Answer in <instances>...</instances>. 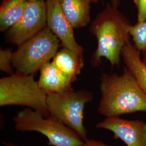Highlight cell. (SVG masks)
<instances>
[{
  "label": "cell",
  "mask_w": 146,
  "mask_h": 146,
  "mask_svg": "<svg viewBox=\"0 0 146 146\" xmlns=\"http://www.w3.org/2000/svg\"><path fill=\"white\" fill-rule=\"evenodd\" d=\"M131 26L127 17L110 3L96 15L89 27L98 41L90 61L93 67L99 66L103 58L110 61L111 68L120 66L122 49L130 41Z\"/></svg>",
  "instance_id": "6da1fadb"
},
{
  "label": "cell",
  "mask_w": 146,
  "mask_h": 146,
  "mask_svg": "<svg viewBox=\"0 0 146 146\" xmlns=\"http://www.w3.org/2000/svg\"><path fill=\"white\" fill-rule=\"evenodd\" d=\"M100 88L101 98L98 110L106 117L146 112V94L125 67L120 75L102 73Z\"/></svg>",
  "instance_id": "7a4b0ae2"
},
{
  "label": "cell",
  "mask_w": 146,
  "mask_h": 146,
  "mask_svg": "<svg viewBox=\"0 0 146 146\" xmlns=\"http://www.w3.org/2000/svg\"><path fill=\"white\" fill-rule=\"evenodd\" d=\"M47 95L34 79V75L15 73L0 79V106H22L50 116Z\"/></svg>",
  "instance_id": "3957f363"
},
{
  "label": "cell",
  "mask_w": 146,
  "mask_h": 146,
  "mask_svg": "<svg viewBox=\"0 0 146 146\" xmlns=\"http://www.w3.org/2000/svg\"><path fill=\"white\" fill-rule=\"evenodd\" d=\"M60 45V40L46 27L13 52L11 62L16 73L34 75L53 58Z\"/></svg>",
  "instance_id": "277c9868"
},
{
  "label": "cell",
  "mask_w": 146,
  "mask_h": 146,
  "mask_svg": "<svg viewBox=\"0 0 146 146\" xmlns=\"http://www.w3.org/2000/svg\"><path fill=\"white\" fill-rule=\"evenodd\" d=\"M13 121L16 131H36L46 136L51 146H84L78 134L56 117H46L31 108L19 111Z\"/></svg>",
  "instance_id": "5b68a950"
},
{
  "label": "cell",
  "mask_w": 146,
  "mask_h": 146,
  "mask_svg": "<svg viewBox=\"0 0 146 146\" xmlns=\"http://www.w3.org/2000/svg\"><path fill=\"white\" fill-rule=\"evenodd\" d=\"M94 98L93 93L86 89L68 91L47 95L49 114L75 131L86 142L89 139L84 123L86 104Z\"/></svg>",
  "instance_id": "8992f818"
},
{
  "label": "cell",
  "mask_w": 146,
  "mask_h": 146,
  "mask_svg": "<svg viewBox=\"0 0 146 146\" xmlns=\"http://www.w3.org/2000/svg\"><path fill=\"white\" fill-rule=\"evenodd\" d=\"M46 27V2L43 0L28 1L21 19L7 31L6 42L19 46Z\"/></svg>",
  "instance_id": "52a82bcc"
},
{
  "label": "cell",
  "mask_w": 146,
  "mask_h": 146,
  "mask_svg": "<svg viewBox=\"0 0 146 146\" xmlns=\"http://www.w3.org/2000/svg\"><path fill=\"white\" fill-rule=\"evenodd\" d=\"M96 128L112 131L115 139H120L127 146H146V122L143 121L108 117L97 123Z\"/></svg>",
  "instance_id": "ba28073f"
},
{
  "label": "cell",
  "mask_w": 146,
  "mask_h": 146,
  "mask_svg": "<svg viewBox=\"0 0 146 146\" xmlns=\"http://www.w3.org/2000/svg\"><path fill=\"white\" fill-rule=\"evenodd\" d=\"M47 27L60 40L63 47L83 54L84 49L76 42L74 28L64 14L58 0H47Z\"/></svg>",
  "instance_id": "9c48e42d"
},
{
  "label": "cell",
  "mask_w": 146,
  "mask_h": 146,
  "mask_svg": "<svg viewBox=\"0 0 146 146\" xmlns=\"http://www.w3.org/2000/svg\"><path fill=\"white\" fill-rule=\"evenodd\" d=\"M40 71V75L37 82L40 88L47 95L74 90L72 79L52 62L44 64Z\"/></svg>",
  "instance_id": "30bf717a"
},
{
  "label": "cell",
  "mask_w": 146,
  "mask_h": 146,
  "mask_svg": "<svg viewBox=\"0 0 146 146\" xmlns=\"http://www.w3.org/2000/svg\"><path fill=\"white\" fill-rule=\"evenodd\" d=\"M64 14L74 28L87 26L90 22L92 0H58Z\"/></svg>",
  "instance_id": "8fae6325"
},
{
  "label": "cell",
  "mask_w": 146,
  "mask_h": 146,
  "mask_svg": "<svg viewBox=\"0 0 146 146\" xmlns=\"http://www.w3.org/2000/svg\"><path fill=\"white\" fill-rule=\"evenodd\" d=\"M52 62L74 82L84 68V58L83 54L63 47L56 52Z\"/></svg>",
  "instance_id": "7c38bea8"
},
{
  "label": "cell",
  "mask_w": 146,
  "mask_h": 146,
  "mask_svg": "<svg viewBox=\"0 0 146 146\" xmlns=\"http://www.w3.org/2000/svg\"><path fill=\"white\" fill-rule=\"evenodd\" d=\"M121 57L125 67L131 72L146 94V66L140 57V51L130 41L123 47Z\"/></svg>",
  "instance_id": "4fadbf2b"
},
{
  "label": "cell",
  "mask_w": 146,
  "mask_h": 146,
  "mask_svg": "<svg viewBox=\"0 0 146 146\" xmlns=\"http://www.w3.org/2000/svg\"><path fill=\"white\" fill-rule=\"evenodd\" d=\"M27 2V0H3L0 7L1 31H7L21 19Z\"/></svg>",
  "instance_id": "5bb4252c"
},
{
  "label": "cell",
  "mask_w": 146,
  "mask_h": 146,
  "mask_svg": "<svg viewBox=\"0 0 146 146\" xmlns=\"http://www.w3.org/2000/svg\"><path fill=\"white\" fill-rule=\"evenodd\" d=\"M129 34L133 38L134 44L140 52L146 50V20L142 23H136L131 26Z\"/></svg>",
  "instance_id": "9a60e30c"
},
{
  "label": "cell",
  "mask_w": 146,
  "mask_h": 146,
  "mask_svg": "<svg viewBox=\"0 0 146 146\" xmlns=\"http://www.w3.org/2000/svg\"><path fill=\"white\" fill-rule=\"evenodd\" d=\"M12 54L11 49L9 48L0 50V70L10 75L14 74L11 62Z\"/></svg>",
  "instance_id": "2e32d148"
},
{
  "label": "cell",
  "mask_w": 146,
  "mask_h": 146,
  "mask_svg": "<svg viewBox=\"0 0 146 146\" xmlns=\"http://www.w3.org/2000/svg\"><path fill=\"white\" fill-rule=\"evenodd\" d=\"M137 11V23L146 20V0H133Z\"/></svg>",
  "instance_id": "e0dca14e"
},
{
  "label": "cell",
  "mask_w": 146,
  "mask_h": 146,
  "mask_svg": "<svg viewBox=\"0 0 146 146\" xmlns=\"http://www.w3.org/2000/svg\"><path fill=\"white\" fill-rule=\"evenodd\" d=\"M84 146H110L105 144L102 141L95 140H88L84 143Z\"/></svg>",
  "instance_id": "ac0fdd59"
},
{
  "label": "cell",
  "mask_w": 146,
  "mask_h": 146,
  "mask_svg": "<svg viewBox=\"0 0 146 146\" xmlns=\"http://www.w3.org/2000/svg\"><path fill=\"white\" fill-rule=\"evenodd\" d=\"M100 0H92V3H97ZM110 4L115 8H118L121 4V0H110Z\"/></svg>",
  "instance_id": "d6986e66"
},
{
  "label": "cell",
  "mask_w": 146,
  "mask_h": 146,
  "mask_svg": "<svg viewBox=\"0 0 146 146\" xmlns=\"http://www.w3.org/2000/svg\"><path fill=\"white\" fill-rule=\"evenodd\" d=\"M143 52V58L142 59V62L144 63V64L146 66V50L142 52Z\"/></svg>",
  "instance_id": "ffe728a7"
},
{
  "label": "cell",
  "mask_w": 146,
  "mask_h": 146,
  "mask_svg": "<svg viewBox=\"0 0 146 146\" xmlns=\"http://www.w3.org/2000/svg\"><path fill=\"white\" fill-rule=\"evenodd\" d=\"M5 146H19V145H15L13 144L12 143H7L5 144Z\"/></svg>",
  "instance_id": "44dd1931"
},
{
  "label": "cell",
  "mask_w": 146,
  "mask_h": 146,
  "mask_svg": "<svg viewBox=\"0 0 146 146\" xmlns=\"http://www.w3.org/2000/svg\"><path fill=\"white\" fill-rule=\"evenodd\" d=\"M28 1H39V0H27Z\"/></svg>",
  "instance_id": "7402d4cb"
}]
</instances>
